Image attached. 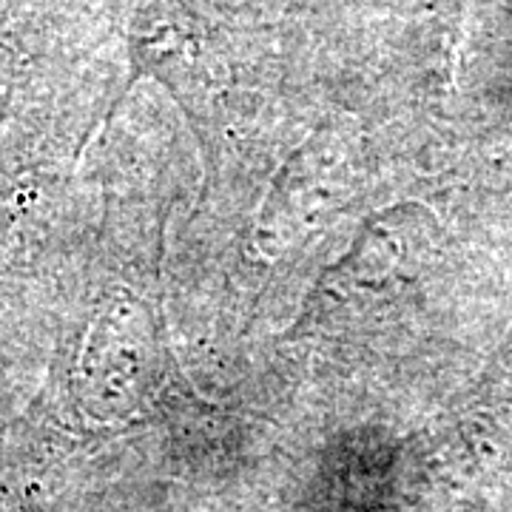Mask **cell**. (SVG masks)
Returning <instances> with one entry per match:
<instances>
[{
  "mask_svg": "<svg viewBox=\"0 0 512 512\" xmlns=\"http://www.w3.org/2000/svg\"><path fill=\"white\" fill-rule=\"evenodd\" d=\"M3 103H6V92L0 89V111H3Z\"/></svg>",
  "mask_w": 512,
  "mask_h": 512,
  "instance_id": "6da1fadb",
  "label": "cell"
}]
</instances>
